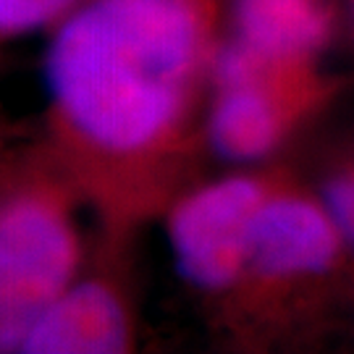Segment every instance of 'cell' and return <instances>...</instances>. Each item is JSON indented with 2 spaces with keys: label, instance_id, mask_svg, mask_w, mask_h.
Instances as JSON below:
<instances>
[{
  "label": "cell",
  "instance_id": "cell-1",
  "mask_svg": "<svg viewBox=\"0 0 354 354\" xmlns=\"http://www.w3.org/2000/svg\"><path fill=\"white\" fill-rule=\"evenodd\" d=\"M207 64V0H84L50 29L45 147L105 226L158 205Z\"/></svg>",
  "mask_w": 354,
  "mask_h": 354
},
{
  "label": "cell",
  "instance_id": "cell-2",
  "mask_svg": "<svg viewBox=\"0 0 354 354\" xmlns=\"http://www.w3.org/2000/svg\"><path fill=\"white\" fill-rule=\"evenodd\" d=\"M82 192L42 145L0 176V354L26 336L84 263Z\"/></svg>",
  "mask_w": 354,
  "mask_h": 354
},
{
  "label": "cell",
  "instance_id": "cell-3",
  "mask_svg": "<svg viewBox=\"0 0 354 354\" xmlns=\"http://www.w3.org/2000/svg\"><path fill=\"white\" fill-rule=\"evenodd\" d=\"M263 187L247 176L218 178L181 197L168 213V244L181 279L226 289L250 270V228Z\"/></svg>",
  "mask_w": 354,
  "mask_h": 354
},
{
  "label": "cell",
  "instance_id": "cell-4",
  "mask_svg": "<svg viewBox=\"0 0 354 354\" xmlns=\"http://www.w3.org/2000/svg\"><path fill=\"white\" fill-rule=\"evenodd\" d=\"M137 339L131 302L115 273L82 263L26 336L21 354H121Z\"/></svg>",
  "mask_w": 354,
  "mask_h": 354
},
{
  "label": "cell",
  "instance_id": "cell-5",
  "mask_svg": "<svg viewBox=\"0 0 354 354\" xmlns=\"http://www.w3.org/2000/svg\"><path fill=\"white\" fill-rule=\"evenodd\" d=\"M342 239L323 203L299 194H266L250 228V270L266 279H302L326 273Z\"/></svg>",
  "mask_w": 354,
  "mask_h": 354
},
{
  "label": "cell",
  "instance_id": "cell-6",
  "mask_svg": "<svg viewBox=\"0 0 354 354\" xmlns=\"http://www.w3.org/2000/svg\"><path fill=\"white\" fill-rule=\"evenodd\" d=\"M234 37L276 68L310 61L330 35L323 0H231Z\"/></svg>",
  "mask_w": 354,
  "mask_h": 354
},
{
  "label": "cell",
  "instance_id": "cell-7",
  "mask_svg": "<svg viewBox=\"0 0 354 354\" xmlns=\"http://www.w3.org/2000/svg\"><path fill=\"white\" fill-rule=\"evenodd\" d=\"M283 121L286 115L268 76L215 87V100L207 113V142L223 160L254 163L279 145Z\"/></svg>",
  "mask_w": 354,
  "mask_h": 354
},
{
  "label": "cell",
  "instance_id": "cell-8",
  "mask_svg": "<svg viewBox=\"0 0 354 354\" xmlns=\"http://www.w3.org/2000/svg\"><path fill=\"white\" fill-rule=\"evenodd\" d=\"M84 0H0V42L50 32Z\"/></svg>",
  "mask_w": 354,
  "mask_h": 354
},
{
  "label": "cell",
  "instance_id": "cell-9",
  "mask_svg": "<svg viewBox=\"0 0 354 354\" xmlns=\"http://www.w3.org/2000/svg\"><path fill=\"white\" fill-rule=\"evenodd\" d=\"M323 207L342 244L354 247V176H333L323 192Z\"/></svg>",
  "mask_w": 354,
  "mask_h": 354
},
{
  "label": "cell",
  "instance_id": "cell-10",
  "mask_svg": "<svg viewBox=\"0 0 354 354\" xmlns=\"http://www.w3.org/2000/svg\"><path fill=\"white\" fill-rule=\"evenodd\" d=\"M13 160V155L8 150H6V142H3V137H0V176H3V171L8 168V163Z\"/></svg>",
  "mask_w": 354,
  "mask_h": 354
},
{
  "label": "cell",
  "instance_id": "cell-11",
  "mask_svg": "<svg viewBox=\"0 0 354 354\" xmlns=\"http://www.w3.org/2000/svg\"><path fill=\"white\" fill-rule=\"evenodd\" d=\"M352 6H354V0H352Z\"/></svg>",
  "mask_w": 354,
  "mask_h": 354
}]
</instances>
